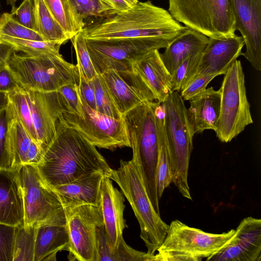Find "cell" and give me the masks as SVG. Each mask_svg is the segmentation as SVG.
<instances>
[{"label":"cell","mask_w":261,"mask_h":261,"mask_svg":"<svg viewBox=\"0 0 261 261\" xmlns=\"http://www.w3.org/2000/svg\"><path fill=\"white\" fill-rule=\"evenodd\" d=\"M0 224H24L23 196L17 168L0 169Z\"/></svg>","instance_id":"cell-20"},{"label":"cell","mask_w":261,"mask_h":261,"mask_svg":"<svg viewBox=\"0 0 261 261\" xmlns=\"http://www.w3.org/2000/svg\"><path fill=\"white\" fill-rule=\"evenodd\" d=\"M36 166L52 187L98 172L109 177L112 170L96 147L61 117L55 136Z\"/></svg>","instance_id":"cell-1"},{"label":"cell","mask_w":261,"mask_h":261,"mask_svg":"<svg viewBox=\"0 0 261 261\" xmlns=\"http://www.w3.org/2000/svg\"><path fill=\"white\" fill-rule=\"evenodd\" d=\"M76 13L83 19L90 17H107L117 12L102 0H70Z\"/></svg>","instance_id":"cell-36"},{"label":"cell","mask_w":261,"mask_h":261,"mask_svg":"<svg viewBox=\"0 0 261 261\" xmlns=\"http://www.w3.org/2000/svg\"><path fill=\"white\" fill-rule=\"evenodd\" d=\"M112 7L117 13L127 10L131 6L125 0H102Z\"/></svg>","instance_id":"cell-45"},{"label":"cell","mask_w":261,"mask_h":261,"mask_svg":"<svg viewBox=\"0 0 261 261\" xmlns=\"http://www.w3.org/2000/svg\"><path fill=\"white\" fill-rule=\"evenodd\" d=\"M95 92L96 111L116 119H120L122 115L119 113L112 96L100 74L93 80Z\"/></svg>","instance_id":"cell-33"},{"label":"cell","mask_w":261,"mask_h":261,"mask_svg":"<svg viewBox=\"0 0 261 261\" xmlns=\"http://www.w3.org/2000/svg\"><path fill=\"white\" fill-rule=\"evenodd\" d=\"M100 75L122 115L145 101L156 100L151 89L133 70L108 69Z\"/></svg>","instance_id":"cell-14"},{"label":"cell","mask_w":261,"mask_h":261,"mask_svg":"<svg viewBox=\"0 0 261 261\" xmlns=\"http://www.w3.org/2000/svg\"><path fill=\"white\" fill-rule=\"evenodd\" d=\"M187 28L148 1L85 25L81 33L86 39L156 38L171 42Z\"/></svg>","instance_id":"cell-2"},{"label":"cell","mask_w":261,"mask_h":261,"mask_svg":"<svg viewBox=\"0 0 261 261\" xmlns=\"http://www.w3.org/2000/svg\"><path fill=\"white\" fill-rule=\"evenodd\" d=\"M18 87L7 67L6 61L0 63V93L8 94Z\"/></svg>","instance_id":"cell-44"},{"label":"cell","mask_w":261,"mask_h":261,"mask_svg":"<svg viewBox=\"0 0 261 261\" xmlns=\"http://www.w3.org/2000/svg\"><path fill=\"white\" fill-rule=\"evenodd\" d=\"M189 101L188 114L194 134L201 133L207 129L215 131L220 113V91L213 87L206 88Z\"/></svg>","instance_id":"cell-22"},{"label":"cell","mask_w":261,"mask_h":261,"mask_svg":"<svg viewBox=\"0 0 261 261\" xmlns=\"http://www.w3.org/2000/svg\"><path fill=\"white\" fill-rule=\"evenodd\" d=\"M217 76L213 74L192 77L180 91L181 97L184 100H189L204 91L209 83Z\"/></svg>","instance_id":"cell-39"},{"label":"cell","mask_w":261,"mask_h":261,"mask_svg":"<svg viewBox=\"0 0 261 261\" xmlns=\"http://www.w3.org/2000/svg\"><path fill=\"white\" fill-rule=\"evenodd\" d=\"M261 220L243 219L229 242L209 260L260 261Z\"/></svg>","instance_id":"cell-17"},{"label":"cell","mask_w":261,"mask_h":261,"mask_svg":"<svg viewBox=\"0 0 261 261\" xmlns=\"http://www.w3.org/2000/svg\"><path fill=\"white\" fill-rule=\"evenodd\" d=\"M69 236V260L98 261L96 228L103 225L98 206L80 204L65 207Z\"/></svg>","instance_id":"cell-13"},{"label":"cell","mask_w":261,"mask_h":261,"mask_svg":"<svg viewBox=\"0 0 261 261\" xmlns=\"http://www.w3.org/2000/svg\"><path fill=\"white\" fill-rule=\"evenodd\" d=\"M202 52L188 57L171 74V83L172 92H180L194 75L199 62Z\"/></svg>","instance_id":"cell-37"},{"label":"cell","mask_w":261,"mask_h":261,"mask_svg":"<svg viewBox=\"0 0 261 261\" xmlns=\"http://www.w3.org/2000/svg\"><path fill=\"white\" fill-rule=\"evenodd\" d=\"M16 227L0 224V261H13Z\"/></svg>","instance_id":"cell-38"},{"label":"cell","mask_w":261,"mask_h":261,"mask_svg":"<svg viewBox=\"0 0 261 261\" xmlns=\"http://www.w3.org/2000/svg\"><path fill=\"white\" fill-rule=\"evenodd\" d=\"M57 91L60 94L66 104L67 111L81 116L82 109L78 84L71 83L66 85Z\"/></svg>","instance_id":"cell-40"},{"label":"cell","mask_w":261,"mask_h":261,"mask_svg":"<svg viewBox=\"0 0 261 261\" xmlns=\"http://www.w3.org/2000/svg\"><path fill=\"white\" fill-rule=\"evenodd\" d=\"M244 45L242 36L236 34L226 38H208L196 70L191 79L196 76L225 74L234 61L242 55Z\"/></svg>","instance_id":"cell-18"},{"label":"cell","mask_w":261,"mask_h":261,"mask_svg":"<svg viewBox=\"0 0 261 261\" xmlns=\"http://www.w3.org/2000/svg\"><path fill=\"white\" fill-rule=\"evenodd\" d=\"M208 40L207 36L188 28L170 43L161 56L171 75L188 57L202 52Z\"/></svg>","instance_id":"cell-25"},{"label":"cell","mask_w":261,"mask_h":261,"mask_svg":"<svg viewBox=\"0 0 261 261\" xmlns=\"http://www.w3.org/2000/svg\"><path fill=\"white\" fill-rule=\"evenodd\" d=\"M158 101H145L122 115L133 159L155 211L160 214L156 186L158 140L155 119Z\"/></svg>","instance_id":"cell-3"},{"label":"cell","mask_w":261,"mask_h":261,"mask_svg":"<svg viewBox=\"0 0 261 261\" xmlns=\"http://www.w3.org/2000/svg\"><path fill=\"white\" fill-rule=\"evenodd\" d=\"M124 201L123 194L114 187L112 179L105 176L101 184L97 206L102 216L110 246L114 251L113 255L123 239L124 230L127 227L123 217Z\"/></svg>","instance_id":"cell-19"},{"label":"cell","mask_w":261,"mask_h":261,"mask_svg":"<svg viewBox=\"0 0 261 261\" xmlns=\"http://www.w3.org/2000/svg\"><path fill=\"white\" fill-rule=\"evenodd\" d=\"M24 92L38 141L45 150L55 136L57 120L67 111L66 104L58 91L28 90Z\"/></svg>","instance_id":"cell-15"},{"label":"cell","mask_w":261,"mask_h":261,"mask_svg":"<svg viewBox=\"0 0 261 261\" xmlns=\"http://www.w3.org/2000/svg\"><path fill=\"white\" fill-rule=\"evenodd\" d=\"M74 48L79 70L82 73L84 77L88 81H92L98 74L91 61L86 39L81 32L74 36L71 39Z\"/></svg>","instance_id":"cell-35"},{"label":"cell","mask_w":261,"mask_h":261,"mask_svg":"<svg viewBox=\"0 0 261 261\" xmlns=\"http://www.w3.org/2000/svg\"><path fill=\"white\" fill-rule=\"evenodd\" d=\"M6 116L5 110L0 114V169L14 168L16 167L9 158L6 148Z\"/></svg>","instance_id":"cell-42"},{"label":"cell","mask_w":261,"mask_h":261,"mask_svg":"<svg viewBox=\"0 0 261 261\" xmlns=\"http://www.w3.org/2000/svg\"><path fill=\"white\" fill-rule=\"evenodd\" d=\"M127 3H128L131 6L135 5L139 1L138 0H125Z\"/></svg>","instance_id":"cell-48"},{"label":"cell","mask_w":261,"mask_h":261,"mask_svg":"<svg viewBox=\"0 0 261 261\" xmlns=\"http://www.w3.org/2000/svg\"><path fill=\"white\" fill-rule=\"evenodd\" d=\"M170 160L172 182L186 198L192 200L188 181L194 132L179 92L170 93L162 102Z\"/></svg>","instance_id":"cell-5"},{"label":"cell","mask_w":261,"mask_h":261,"mask_svg":"<svg viewBox=\"0 0 261 261\" xmlns=\"http://www.w3.org/2000/svg\"><path fill=\"white\" fill-rule=\"evenodd\" d=\"M79 96L81 116L66 111L61 116L62 120L95 147L111 150L130 147L123 118L116 119L100 113L90 108Z\"/></svg>","instance_id":"cell-12"},{"label":"cell","mask_w":261,"mask_h":261,"mask_svg":"<svg viewBox=\"0 0 261 261\" xmlns=\"http://www.w3.org/2000/svg\"><path fill=\"white\" fill-rule=\"evenodd\" d=\"M22 189L24 227L66 223L65 208L56 191L40 175L35 165L16 167Z\"/></svg>","instance_id":"cell-10"},{"label":"cell","mask_w":261,"mask_h":261,"mask_svg":"<svg viewBox=\"0 0 261 261\" xmlns=\"http://www.w3.org/2000/svg\"><path fill=\"white\" fill-rule=\"evenodd\" d=\"M168 11L178 22L208 38H226L236 34L229 0H169Z\"/></svg>","instance_id":"cell-8"},{"label":"cell","mask_w":261,"mask_h":261,"mask_svg":"<svg viewBox=\"0 0 261 261\" xmlns=\"http://www.w3.org/2000/svg\"><path fill=\"white\" fill-rule=\"evenodd\" d=\"M8 103L7 93H0V114L6 110Z\"/></svg>","instance_id":"cell-46"},{"label":"cell","mask_w":261,"mask_h":261,"mask_svg":"<svg viewBox=\"0 0 261 261\" xmlns=\"http://www.w3.org/2000/svg\"><path fill=\"white\" fill-rule=\"evenodd\" d=\"M236 30L246 46L242 55L256 70H261V0H229Z\"/></svg>","instance_id":"cell-16"},{"label":"cell","mask_w":261,"mask_h":261,"mask_svg":"<svg viewBox=\"0 0 261 261\" xmlns=\"http://www.w3.org/2000/svg\"><path fill=\"white\" fill-rule=\"evenodd\" d=\"M105 176L102 172H96L53 188L64 207L80 204L97 206L101 184Z\"/></svg>","instance_id":"cell-23"},{"label":"cell","mask_w":261,"mask_h":261,"mask_svg":"<svg viewBox=\"0 0 261 261\" xmlns=\"http://www.w3.org/2000/svg\"><path fill=\"white\" fill-rule=\"evenodd\" d=\"M16 83L24 90L57 91L61 87L79 82L77 66L62 56H29L13 49L6 60Z\"/></svg>","instance_id":"cell-4"},{"label":"cell","mask_w":261,"mask_h":261,"mask_svg":"<svg viewBox=\"0 0 261 261\" xmlns=\"http://www.w3.org/2000/svg\"><path fill=\"white\" fill-rule=\"evenodd\" d=\"M35 238V225L16 227L13 261H34Z\"/></svg>","instance_id":"cell-32"},{"label":"cell","mask_w":261,"mask_h":261,"mask_svg":"<svg viewBox=\"0 0 261 261\" xmlns=\"http://www.w3.org/2000/svg\"><path fill=\"white\" fill-rule=\"evenodd\" d=\"M17 20L24 26L36 31L34 15V4L32 0H23L21 4L11 10Z\"/></svg>","instance_id":"cell-41"},{"label":"cell","mask_w":261,"mask_h":261,"mask_svg":"<svg viewBox=\"0 0 261 261\" xmlns=\"http://www.w3.org/2000/svg\"><path fill=\"white\" fill-rule=\"evenodd\" d=\"M136 72L154 94L157 101L162 103L172 92L171 75L166 68L158 49L149 51L133 65Z\"/></svg>","instance_id":"cell-21"},{"label":"cell","mask_w":261,"mask_h":261,"mask_svg":"<svg viewBox=\"0 0 261 261\" xmlns=\"http://www.w3.org/2000/svg\"><path fill=\"white\" fill-rule=\"evenodd\" d=\"M88 50L98 74L108 69L133 70V64L153 49L166 48L170 42L156 38L86 39Z\"/></svg>","instance_id":"cell-11"},{"label":"cell","mask_w":261,"mask_h":261,"mask_svg":"<svg viewBox=\"0 0 261 261\" xmlns=\"http://www.w3.org/2000/svg\"><path fill=\"white\" fill-rule=\"evenodd\" d=\"M79 72L78 91L80 95L90 108L96 111L95 92L93 81L92 80L88 81L86 80L79 70Z\"/></svg>","instance_id":"cell-43"},{"label":"cell","mask_w":261,"mask_h":261,"mask_svg":"<svg viewBox=\"0 0 261 261\" xmlns=\"http://www.w3.org/2000/svg\"><path fill=\"white\" fill-rule=\"evenodd\" d=\"M0 35L14 38L45 41L35 30L20 23L11 13L0 15Z\"/></svg>","instance_id":"cell-34"},{"label":"cell","mask_w":261,"mask_h":261,"mask_svg":"<svg viewBox=\"0 0 261 261\" xmlns=\"http://www.w3.org/2000/svg\"><path fill=\"white\" fill-rule=\"evenodd\" d=\"M155 119L158 140V154L156 173V186L159 200L166 188L172 182L170 154L164 122L162 103L158 101Z\"/></svg>","instance_id":"cell-27"},{"label":"cell","mask_w":261,"mask_h":261,"mask_svg":"<svg viewBox=\"0 0 261 261\" xmlns=\"http://www.w3.org/2000/svg\"><path fill=\"white\" fill-rule=\"evenodd\" d=\"M0 43L9 46L16 51L31 56H61L60 43L11 37L0 35Z\"/></svg>","instance_id":"cell-30"},{"label":"cell","mask_w":261,"mask_h":261,"mask_svg":"<svg viewBox=\"0 0 261 261\" xmlns=\"http://www.w3.org/2000/svg\"><path fill=\"white\" fill-rule=\"evenodd\" d=\"M35 226L34 261H55L59 251L68 250L70 240L66 223Z\"/></svg>","instance_id":"cell-24"},{"label":"cell","mask_w":261,"mask_h":261,"mask_svg":"<svg viewBox=\"0 0 261 261\" xmlns=\"http://www.w3.org/2000/svg\"><path fill=\"white\" fill-rule=\"evenodd\" d=\"M6 116L5 145L7 153L16 168L28 164V153L33 140L8 101Z\"/></svg>","instance_id":"cell-26"},{"label":"cell","mask_w":261,"mask_h":261,"mask_svg":"<svg viewBox=\"0 0 261 261\" xmlns=\"http://www.w3.org/2000/svg\"><path fill=\"white\" fill-rule=\"evenodd\" d=\"M47 8L70 38L82 31L85 23L70 0H43Z\"/></svg>","instance_id":"cell-29"},{"label":"cell","mask_w":261,"mask_h":261,"mask_svg":"<svg viewBox=\"0 0 261 261\" xmlns=\"http://www.w3.org/2000/svg\"><path fill=\"white\" fill-rule=\"evenodd\" d=\"M109 177L119 186L129 202L139 222L146 253L154 256L167 233L169 225L154 210L136 165L132 159L121 160L119 167L112 169Z\"/></svg>","instance_id":"cell-6"},{"label":"cell","mask_w":261,"mask_h":261,"mask_svg":"<svg viewBox=\"0 0 261 261\" xmlns=\"http://www.w3.org/2000/svg\"><path fill=\"white\" fill-rule=\"evenodd\" d=\"M36 30L45 41L65 43L69 37L55 19L43 0H33Z\"/></svg>","instance_id":"cell-28"},{"label":"cell","mask_w":261,"mask_h":261,"mask_svg":"<svg viewBox=\"0 0 261 261\" xmlns=\"http://www.w3.org/2000/svg\"><path fill=\"white\" fill-rule=\"evenodd\" d=\"M7 96L8 102L13 108L17 117L28 134L33 141L39 142L24 90L19 87L8 93Z\"/></svg>","instance_id":"cell-31"},{"label":"cell","mask_w":261,"mask_h":261,"mask_svg":"<svg viewBox=\"0 0 261 261\" xmlns=\"http://www.w3.org/2000/svg\"><path fill=\"white\" fill-rule=\"evenodd\" d=\"M17 1V0H6L7 5L11 7L12 10L15 8V4Z\"/></svg>","instance_id":"cell-47"},{"label":"cell","mask_w":261,"mask_h":261,"mask_svg":"<svg viewBox=\"0 0 261 261\" xmlns=\"http://www.w3.org/2000/svg\"><path fill=\"white\" fill-rule=\"evenodd\" d=\"M219 90L220 109L215 132L221 142L228 143L253 122L240 60L234 61L224 74Z\"/></svg>","instance_id":"cell-9"},{"label":"cell","mask_w":261,"mask_h":261,"mask_svg":"<svg viewBox=\"0 0 261 261\" xmlns=\"http://www.w3.org/2000/svg\"><path fill=\"white\" fill-rule=\"evenodd\" d=\"M235 232L213 233L173 220L167 233L154 254V261L209 260L230 240Z\"/></svg>","instance_id":"cell-7"}]
</instances>
